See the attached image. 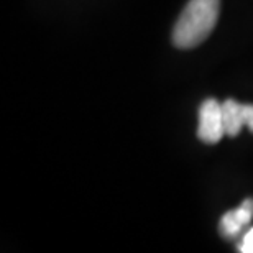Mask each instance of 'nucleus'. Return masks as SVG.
<instances>
[{"mask_svg": "<svg viewBox=\"0 0 253 253\" xmlns=\"http://www.w3.org/2000/svg\"><path fill=\"white\" fill-rule=\"evenodd\" d=\"M220 0H189L173 28V43L181 49L199 46L219 20Z\"/></svg>", "mask_w": 253, "mask_h": 253, "instance_id": "1", "label": "nucleus"}, {"mask_svg": "<svg viewBox=\"0 0 253 253\" xmlns=\"http://www.w3.org/2000/svg\"><path fill=\"white\" fill-rule=\"evenodd\" d=\"M225 135L224 115H222V104L215 99H206L199 107V125H197V136L201 141L209 145H215Z\"/></svg>", "mask_w": 253, "mask_h": 253, "instance_id": "2", "label": "nucleus"}, {"mask_svg": "<svg viewBox=\"0 0 253 253\" xmlns=\"http://www.w3.org/2000/svg\"><path fill=\"white\" fill-rule=\"evenodd\" d=\"M253 219V199H245L234 211H229L222 215L219 222V230L225 239H235L242 234L244 227Z\"/></svg>", "mask_w": 253, "mask_h": 253, "instance_id": "3", "label": "nucleus"}, {"mask_svg": "<svg viewBox=\"0 0 253 253\" xmlns=\"http://www.w3.org/2000/svg\"><path fill=\"white\" fill-rule=\"evenodd\" d=\"M222 115H224V126L225 135L237 136L240 130L244 128L245 119H244V104H239L234 99H227L222 102Z\"/></svg>", "mask_w": 253, "mask_h": 253, "instance_id": "4", "label": "nucleus"}, {"mask_svg": "<svg viewBox=\"0 0 253 253\" xmlns=\"http://www.w3.org/2000/svg\"><path fill=\"white\" fill-rule=\"evenodd\" d=\"M239 252L242 253H253V227L250 230H247L244 237H242V242L239 245Z\"/></svg>", "mask_w": 253, "mask_h": 253, "instance_id": "5", "label": "nucleus"}, {"mask_svg": "<svg viewBox=\"0 0 253 253\" xmlns=\"http://www.w3.org/2000/svg\"><path fill=\"white\" fill-rule=\"evenodd\" d=\"M244 119H245V125L249 126V130L253 133V105L252 104H244Z\"/></svg>", "mask_w": 253, "mask_h": 253, "instance_id": "6", "label": "nucleus"}]
</instances>
